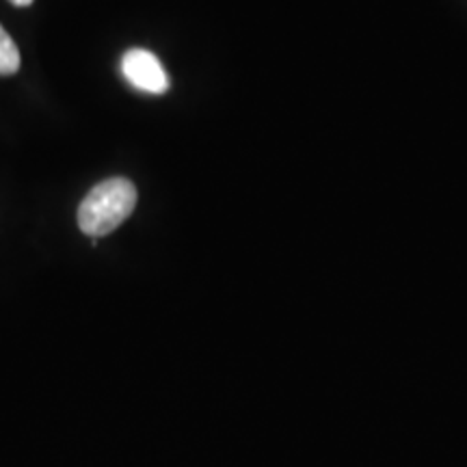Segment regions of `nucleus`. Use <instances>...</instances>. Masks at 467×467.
Listing matches in <instances>:
<instances>
[{"label": "nucleus", "instance_id": "f257e3e1", "mask_svg": "<svg viewBox=\"0 0 467 467\" xmlns=\"http://www.w3.org/2000/svg\"><path fill=\"white\" fill-rule=\"evenodd\" d=\"M139 192L128 178H110L96 184L78 206V227L85 236L100 238L130 217Z\"/></svg>", "mask_w": 467, "mask_h": 467}, {"label": "nucleus", "instance_id": "f03ea898", "mask_svg": "<svg viewBox=\"0 0 467 467\" xmlns=\"http://www.w3.org/2000/svg\"><path fill=\"white\" fill-rule=\"evenodd\" d=\"M121 74L137 89L161 96L169 89V76L154 52L143 48L128 50L121 58Z\"/></svg>", "mask_w": 467, "mask_h": 467}, {"label": "nucleus", "instance_id": "7ed1b4c3", "mask_svg": "<svg viewBox=\"0 0 467 467\" xmlns=\"http://www.w3.org/2000/svg\"><path fill=\"white\" fill-rule=\"evenodd\" d=\"M20 69V50L9 33L0 26V76H11Z\"/></svg>", "mask_w": 467, "mask_h": 467}, {"label": "nucleus", "instance_id": "20e7f679", "mask_svg": "<svg viewBox=\"0 0 467 467\" xmlns=\"http://www.w3.org/2000/svg\"><path fill=\"white\" fill-rule=\"evenodd\" d=\"M11 5H16V7H28V5L33 3V0H9Z\"/></svg>", "mask_w": 467, "mask_h": 467}]
</instances>
